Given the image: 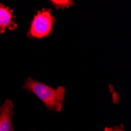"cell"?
<instances>
[{
    "label": "cell",
    "mask_w": 131,
    "mask_h": 131,
    "mask_svg": "<svg viewBox=\"0 0 131 131\" xmlns=\"http://www.w3.org/2000/svg\"><path fill=\"white\" fill-rule=\"evenodd\" d=\"M24 87L36 95L48 109L55 112L62 109L66 91L64 86L53 89L31 78H28L25 81Z\"/></svg>",
    "instance_id": "obj_1"
},
{
    "label": "cell",
    "mask_w": 131,
    "mask_h": 131,
    "mask_svg": "<svg viewBox=\"0 0 131 131\" xmlns=\"http://www.w3.org/2000/svg\"><path fill=\"white\" fill-rule=\"evenodd\" d=\"M55 19L51 15L50 9L39 11L31 22L28 35L33 38L42 39L47 36L52 31Z\"/></svg>",
    "instance_id": "obj_2"
},
{
    "label": "cell",
    "mask_w": 131,
    "mask_h": 131,
    "mask_svg": "<svg viewBox=\"0 0 131 131\" xmlns=\"http://www.w3.org/2000/svg\"><path fill=\"white\" fill-rule=\"evenodd\" d=\"M14 115V104L6 100L0 108V131H14L12 118Z\"/></svg>",
    "instance_id": "obj_3"
},
{
    "label": "cell",
    "mask_w": 131,
    "mask_h": 131,
    "mask_svg": "<svg viewBox=\"0 0 131 131\" xmlns=\"http://www.w3.org/2000/svg\"><path fill=\"white\" fill-rule=\"evenodd\" d=\"M17 25L14 20L13 10L0 3V33L3 34L6 30L16 29Z\"/></svg>",
    "instance_id": "obj_4"
},
{
    "label": "cell",
    "mask_w": 131,
    "mask_h": 131,
    "mask_svg": "<svg viewBox=\"0 0 131 131\" xmlns=\"http://www.w3.org/2000/svg\"><path fill=\"white\" fill-rule=\"evenodd\" d=\"M57 8H60V9H64L65 7H70L71 5L73 4L72 1H52L51 2Z\"/></svg>",
    "instance_id": "obj_5"
},
{
    "label": "cell",
    "mask_w": 131,
    "mask_h": 131,
    "mask_svg": "<svg viewBox=\"0 0 131 131\" xmlns=\"http://www.w3.org/2000/svg\"><path fill=\"white\" fill-rule=\"evenodd\" d=\"M104 131H124V128H123V126H115V127H111V128L106 127Z\"/></svg>",
    "instance_id": "obj_6"
}]
</instances>
